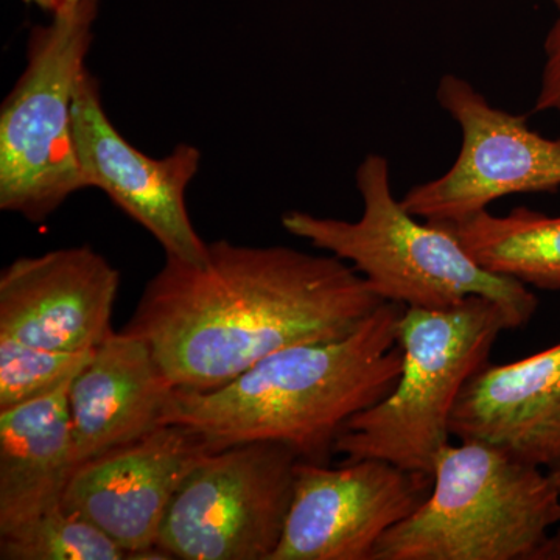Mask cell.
<instances>
[{
  "mask_svg": "<svg viewBox=\"0 0 560 560\" xmlns=\"http://www.w3.org/2000/svg\"><path fill=\"white\" fill-rule=\"evenodd\" d=\"M22 2L31 3V5L38 7L44 11H49L50 14L58 13V11L70 5L69 0H22Z\"/></svg>",
  "mask_w": 560,
  "mask_h": 560,
  "instance_id": "20",
  "label": "cell"
},
{
  "mask_svg": "<svg viewBox=\"0 0 560 560\" xmlns=\"http://www.w3.org/2000/svg\"><path fill=\"white\" fill-rule=\"evenodd\" d=\"M442 226L486 270L534 289L560 291V215L515 208L500 217L482 210Z\"/></svg>",
  "mask_w": 560,
  "mask_h": 560,
  "instance_id": "16",
  "label": "cell"
},
{
  "mask_svg": "<svg viewBox=\"0 0 560 560\" xmlns=\"http://www.w3.org/2000/svg\"><path fill=\"white\" fill-rule=\"evenodd\" d=\"M407 307L385 301L348 337L279 350L212 390H173L162 425L197 434L209 452L249 442L287 445L327 464L350 418L399 381V324Z\"/></svg>",
  "mask_w": 560,
  "mask_h": 560,
  "instance_id": "2",
  "label": "cell"
},
{
  "mask_svg": "<svg viewBox=\"0 0 560 560\" xmlns=\"http://www.w3.org/2000/svg\"><path fill=\"white\" fill-rule=\"evenodd\" d=\"M209 453L179 425H161L142 440L81 463L61 506L94 523L124 548L128 559H171L158 534L187 475Z\"/></svg>",
  "mask_w": 560,
  "mask_h": 560,
  "instance_id": "11",
  "label": "cell"
},
{
  "mask_svg": "<svg viewBox=\"0 0 560 560\" xmlns=\"http://www.w3.org/2000/svg\"><path fill=\"white\" fill-rule=\"evenodd\" d=\"M300 456L276 442L209 452L173 497L156 547L180 560H271Z\"/></svg>",
  "mask_w": 560,
  "mask_h": 560,
  "instance_id": "7",
  "label": "cell"
},
{
  "mask_svg": "<svg viewBox=\"0 0 560 560\" xmlns=\"http://www.w3.org/2000/svg\"><path fill=\"white\" fill-rule=\"evenodd\" d=\"M120 271L90 246L20 257L0 275V335L36 348L92 352L110 326Z\"/></svg>",
  "mask_w": 560,
  "mask_h": 560,
  "instance_id": "12",
  "label": "cell"
},
{
  "mask_svg": "<svg viewBox=\"0 0 560 560\" xmlns=\"http://www.w3.org/2000/svg\"><path fill=\"white\" fill-rule=\"evenodd\" d=\"M383 302L331 254L219 241L201 261L165 256L124 330L173 388L212 390L279 350L348 337Z\"/></svg>",
  "mask_w": 560,
  "mask_h": 560,
  "instance_id": "1",
  "label": "cell"
},
{
  "mask_svg": "<svg viewBox=\"0 0 560 560\" xmlns=\"http://www.w3.org/2000/svg\"><path fill=\"white\" fill-rule=\"evenodd\" d=\"M363 215L348 221L291 210L280 223L313 248L348 261L385 301L407 308L445 311L471 296L499 304L511 330L536 315L528 285L482 268L442 224L419 223L390 189L389 162L366 154L355 173Z\"/></svg>",
  "mask_w": 560,
  "mask_h": 560,
  "instance_id": "3",
  "label": "cell"
},
{
  "mask_svg": "<svg viewBox=\"0 0 560 560\" xmlns=\"http://www.w3.org/2000/svg\"><path fill=\"white\" fill-rule=\"evenodd\" d=\"M173 390L150 346L130 331H114L70 383L79 466L160 429Z\"/></svg>",
  "mask_w": 560,
  "mask_h": 560,
  "instance_id": "14",
  "label": "cell"
},
{
  "mask_svg": "<svg viewBox=\"0 0 560 560\" xmlns=\"http://www.w3.org/2000/svg\"><path fill=\"white\" fill-rule=\"evenodd\" d=\"M436 98L458 121L463 143L444 175L411 187L401 198L411 215L459 223L500 198L560 189V139L534 131L526 116L490 105L474 84L452 73L440 80Z\"/></svg>",
  "mask_w": 560,
  "mask_h": 560,
  "instance_id": "8",
  "label": "cell"
},
{
  "mask_svg": "<svg viewBox=\"0 0 560 560\" xmlns=\"http://www.w3.org/2000/svg\"><path fill=\"white\" fill-rule=\"evenodd\" d=\"M2 560H124L127 552L94 523L55 506L0 534Z\"/></svg>",
  "mask_w": 560,
  "mask_h": 560,
  "instance_id": "17",
  "label": "cell"
},
{
  "mask_svg": "<svg viewBox=\"0 0 560 560\" xmlns=\"http://www.w3.org/2000/svg\"><path fill=\"white\" fill-rule=\"evenodd\" d=\"M504 330H511L506 313L481 296L445 311L407 308L399 324V381L385 399L350 418L335 453L433 477L438 456L451 444L456 400L489 363Z\"/></svg>",
  "mask_w": 560,
  "mask_h": 560,
  "instance_id": "5",
  "label": "cell"
},
{
  "mask_svg": "<svg viewBox=\"0 0 560 560\" xmlns=\"http://www.w3.org/2000/svg\"><path fill=\"white\" fill-rule=\"evenodd\" d=\"M544 51L539 94L533 113L555 110L560 116V14L545 38Z\"/></svg>",
  "mask_w": 560,
  "mask_h": 560,
  "instance_id": "19",
  "label": "cell"
},
{
  "mask_svg": "<svg viewBox=\"0 0 560 560\" xmlns=\"http://www.w3.org/2000/svg\"><path fill=\"white\" fill-rule=\"evenodd\" d=\"M73 140L88 189L95 187L161 243L165 256L201 261L209 243L191 224L186 190L200 168L201 153L179 143L161 160L147 156L114 127L101 88L90 70L73 102Z\"/></svg>",
  "mask_w": 560,
  "mask_h": 560,
  "instance_id": "10",
  "label": "cell"
},
{
  "mask_svg": "<svg viewBox=\"0 0 560 560\" xmlns=\"http://www.w3.org/2000/svg\"><path fill=\"white\" fill-rule=\"evenodd\" d=\"M70 383L0 411V534L60 506L79 467L70 423Z\"/></svg>",
  "mask_w": 560,
  "mask_h": 560,
  "instance_id": "15",
  "label": "cell"
},
{
  "mask_svg": "<svg viewBox=\"0 0 560 560\" xmlns=\"http://www.w3.org/2000/svg\"><path fill=\"white\" fill-rule=\"evenodd\" d=\"M98 0H77L36 25L27 65L0 109V209L43 221L88 189L73 140V102L94 40Z\"/></svg>",
  "mask_w": 560,
  "mask_h": 560,
  "instance_id": "6",
  "label": "cell"
},
{
  "mask_svg": "<svg viewBox=\"0 0 560 560\" xmlns=\"http://www.w3.org/2000/svg\"><path fill=\"white\" fill-rule=\"evenodd\" d=\"M92 352H60L0 335V411L47 396L72 382Z\"/></svg>",
  "mask_w": 560,
  "mask_h": 560,
  "instance_id": "18",
  "label": "cell"
},
{
  "mask_svg": "<svg viewBox=\"0 0 560 560\" xmlns=\"http://www.w3.org/2000/svg\"><path fill=\"white\" fill-rule=\"evenodd\" d=\"M451 433L551 467L560 458V342L514 363L486 364L459 394Z\"/></svg>",
  "mask_w": 560,
  "mask_h": 560,
  "instance_id": "13",
  "label": "cell"
},
{
  "mask_svg": "<svg viewBox=\"0 0 560 560\" xmlns=\"http://www.w3.org/2000/svg\"><path fill=\"white\" fill-rule=\"evenodd\" d=\"M548 475H550L552 486H555L556 492H558L560 506V458L551 467H548Z\"/></svg>",
  "mask_w": 560,
  "mask_h": 560,
  "instance_id": "21",
  "label": "cell"
},
{
  "mask_svg": "<svg viewBox=\"0 0 560 560\" xmlns=\"http://www.w3.org/2000/svg\"><path fill=\"white\" fill-rule=\"evenodd\" d=\"M559 528L548 471L459 441L438 456L429 499L382 537L372 560H560Z\"/></svg>",
  "mask_w": 560,
  "mask_h": 560,
  "instance_id": "4",
  "label": "cell"
},
{
  "mask_svg": "<svg viewBox=\"0 0 560 560\" xmlns=\"http://www.w3.org/2000/svg\"><path fill=\"white\" fill-rule=\"evenodd\" d=\"M551 2L560 10V0H551Z\"/></svg>",
  "mask_w": 560,
  "mask_h": 560,
  "instance_id": "22",
  "label": "cell"
},
{
  "mask_svg": "<svg viewBox=\"0 0 560 560\" xmlns=\"http://www.w3.org/2000/svg\"><path fill=\"white\" fill-rule=\"evenodd\" d=\"M70 3L77 2V0H69Z\"/></svg>",
  "mask_w": 560,
  "mask_h": 560,
  "instance_id": "23",
  "label": "cell"
},
{
  "mask_svg": "<svg viewBox=\"0 0 560 560\" xmlns=\"http://www.w3.org/2000/svg\"><path fill=\"white\" fill-rule=\"evenodd\" d=\"M431 488V475L388 460H345L340 467L300 460L271 560H372L382 537L407 521Z\"/></svg>",
  "mask_w": 560,
  "mask_h": 560,
  "instance_id": "9",
  "label": "cell"
}]
</instances>
